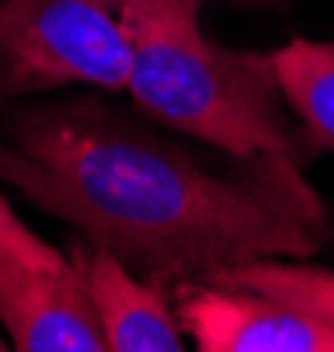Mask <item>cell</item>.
Here are the masks:
<instances>
[{
  "label": "cell",
  "mask_w": 334,
  "mask_h": 352,
  "mask_svg": "<svg viewBox=\"0 0 334 352\" xmlns=\"http://www.w3.org/2000/svg\"><path fill=\"white\" fill-rule=\"evenodd\" d=\"M0 250L14 254L25 264H36V268H49V272L71 268V254H60L53 243L39 240L36 232L11 212L4 194H0Z\"/></svg>",
  "instance_id": "9"
},
{
  "label": "cell",
  "mask_w": 334,
  "mask_h": 352,
  "mask_svg": "<svg viewBox=\"0 0 334 352\" xmlns=\"http://www.w3.org/2000/svg\"><path fill=\"white\" fill-rule=\"evenodd\" d=\"M151 4H162V8H176V11H187V14H197L204 0H151Z\"/></svg>",
  "instance_id": "10"
},
{
  "label": "cell",
  "mask_w": 334,
  "mask_h": 352,
  "mask_svg": "<svg viewBox=\"0 0 334 352\" xmlns=\"http://www.w3.org/2000/svg\"><path fill=\"white\" fill-rule=\"evenodd\" d=\"M109 352H179L183 328L166 285L131 272L109 250H74Z\"/></svg>",
  "instance_id": "6"
},
{
  "label": "cell",
  "mask_w": 334,
  "mask_h": 352,
  "mask_svg": "<svg viewBox=\"0 0 334 352\" xmlns=\"http://www.w3.org/2000/svg\"><path fill=\"white\" fill-rule=\"evenodd\" d=\"M0 328L21 352H109L74 254L49 272L0 250Z\"/></svg>",
  "instance_id": "5"
},
{
  "label": "cell",
  "mask_w": 334,
  "mask_h": 352,
  "mask_svg": "<svg viewBox=\"0 0 334 352\" xmlns=\"http://www.w3.org/2000/svg\"><path fill=\"white\" fill-rule=\"evenodd\" d=\"M131 64L120 0H0V96L64 85L124 92Z\"/></svg>",
  "instance_id": "3"
},
{
  "label": "cell",
  "mask_w": 334,
  "mask_h": 352,
  "mask_svg": "<svg viewBox=\"0 0 334 352\" xmlns=\"http://www.w3.org/2000/svg\"><path fill=\"white\" fill-rule=\"evenodd\" d=\"M8 349V335H0V352H4Z\"/></svg>",
  "instance_id": "11"
},
{
  "label": "cell",
  "mask_w": 334,
  "mask_h": 352,
  "mask_svg": "<svg viewBox=\"0 0 334 352\" xmlns=\"http://www.w3.org/2000/svg\"><path fill=\"white\" fill-rule=\"evenodd\" d=\"M134 64L127 92L172 131L208 141L236 159L307 162V127L289 120L271 53L211 43L197 14L151 0H120Z\"/></svg>",
  "instance_id": "2"
},
{
  "label": "cell",
  "mask_w": 334,
  "mask_h": 352,
  "mask_svg": "<svg viewBox=\"0 0 334 352\" xmlns=\"http://www.w3.org/2000/svg\"><path fill=\"white\" fill-rule=\"evenodd\" d=\"M0 184L166 289L260 257H313L331 240L296 162L211 169L99 99L14 113L0 134Z\"/></svg>",
  "instance_id": "1"
},
{
  "label": "cell",
  "mask_w": 334,
  "mask_h": 352,
  "mask_svg": "<svg viewBox=\"0 0 334 352\" xmlns=\"http://www.w3.org/2000/svg\"><path fill=\"white\" fill-rule=\"evenodd\" d=\"M172 307L201 352H334V328L257 289L194 278L176 285Z\"/></svg>",
  "instance_id": "4"
},
{
  "label": "cell",
  "mask_w": 334,
  "mask_h": 352,
  "mask_svg": "<svg viewBox=\"0 0 334 352\" xmlns=\"http://www.w3.org/2000/svg\"><path fill=\"white\" fill-rule=\"evenodd\" d=\"M271 64L310 141L334 152V39L296 36L271 53Z\"/></svg>",
  "instance_id": "7"
},
{
  "label": "cell",
  "mask_w": 334,
  "mask_h": 352,
  "mask_svg": "<svg viewBox=\"0 0 334 352\" xmlns=\"http://www.w3.org/2000/svg\"><path fill=\"white\" fill-rule=\"evenodd\" d=\"M208 282L267 292V296H278L285 303L310 310L327 328H334V272L310 264L307 257H260L247 264H232V268L211 272Z\"/></svg>",
  "instance_id": "8"
}]
</instances>
